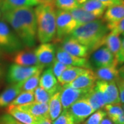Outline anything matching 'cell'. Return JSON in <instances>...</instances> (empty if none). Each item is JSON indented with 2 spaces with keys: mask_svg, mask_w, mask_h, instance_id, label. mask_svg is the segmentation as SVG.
Here are the masks:
<instances>
[{
  "mask_svg": "<svg viewBox=\"0 0 124 124\" xmlns=\"http://www.w3.org/2000/svg\"><path fill=\"white\" fill-rule=\"evenodd\" d=\"M123 19H124V4L108 8L103 14V20L110 31Z\"/></svg>",
  "mask_w": 124,
  "mask_h": 124,
  "instance_id": "2e32d148",
  "label": "cell"
},
{
  "mask_svg": "<svg viewBox=\"0 0 124 124\" xmlns=\"http://www.w3.org/2000/svg\"><path fill=\"white\" fill-rule=\"evenodd\" d=\"M43 3H49V2H52V0H41Z\"/></svg>",
  "mask_w": 124,
  "mask_h": 124,
  "instance_id": "c3c4849f",
  "label": "cell"
},
{
  "mask_svg": "<svg viewBox=\"0 0 124 124\" xmlns=\"http://www.w3.org/2000/svg\"><path fill=\"white\" fill-rule=\"evenodd\" d=\"M100 124H114L113 122L111 121L109 118H107V117H105L102 120V121L101 122Z\"/></svg>",
  "mask_w": 124,
  "mask_h": 124,
  "instance_id": "f6af8a7d",
  "label": "cell"
},
{
  "mask_svg": "<svg viewBox=\"0 0 124 124\" xmlns=\"http://www.w3.org/2000/svg\"><path fill=\"white\" fill-rule=\"evenodd\" d=\"M68 111L73 117L75 124L84 123L87 118L95 112L85 97L75 102L68 109Z\"/></svg>",
  "mask_w": 124,
  "mask_h": 124,
  "instance_id": "ba28073f",
  "label": "cell"
},
{
  "mask_svg": "<svg viewBox=\"0 0 124 124\" xmlns=\"http://www.w3.org/2000/svg\"><path fill=\"white\" fill-rule=\"evenodd\" d=\"M118 88H119V98H120V102L121 103L124 104V87L120 84H116Z\"/></svg>",
  "mask_w": 124,
  "mask_h": 124,
  "instance_id": "60d3db41",
  "label": "cell"
},
{
  "mask_svg": "<svg viewBox=\"0 0 124 124\" xmlns=\"http://www.w3.org/2000/svg\"><path fill=\"white\" fill-rule=\"evenodd\" d=\"M61 42V48L64 51L72 55L79 57L87 58L90 53L88 48L85 46L80 44L79 42L70 37V36L64 38Z\"/></svg>",
  "mask_w": 124,
  "mask_h": 124,
  "instance_id": "4fadbf2b",
  "label": "cell"
},
{
  "mask_svg": "<svg viewBox=\"0 0 124 124\" xmlns=\"http://www.w3.org/2000/svg\"><path fill=\"white\" fill-rule=\"evenodd\" d=\"M0 124H23L15 119L9 114L0 116Z\"/></svg>",
  "mask_w": 124,
  "mask_h": 124,
  "instance_id": "8d00e7d4",
  "label": "cell"
},
{
  "mask_svg": "<svg viewBox=\"0 0 124 124\" xmlns=\"http://www.w3.org/2000/svg\"><path fill=\"white\" fill-rule=\"evenodd\" d=\"M109 31L106 22L98 19L76 28L69 36L85 46L91 53L103 46V39Z\"/></svg>",
  "mask_w": 124,
  "mask_h": 124,
  "instance_id": "7a4b0ae2",
  "label": "cell"
},
{
  "mask_svg": "<svg viewBox=\"0 0 124 124\" xmlns=\"http://www.w3.org/2000/svg\"><path fill=\"white\" fill-rule=\"evenodd\" d=\"M38 124H53L50 118L47 117H39Z\"/></svg>",
  "mask_w": 124,
  "mask_h": 124,
  "instance_id": "b9f144b4",
  "label": "cell"
},
{
  "mask_svg": "<svg viewBox=\"0 0 124 124\" xmlns=\"http://www.w3.org/2000/svg\"><path fill=\"white\" fill-rule=\"evenodd\" d=\"M71 67L72 66H67V65L62 63L55 59L54 62H53V63L52 65L51 68H52L54 75L55 76V77H57V79H58L64 71L71 68Z\"/></svg>",
  "mask_w": 124,
  "mask_h": 124,
  "instance_id": "d590c367",
  "label": "cell"
},
{
  "mask_svg": "<svg viewBox=\"0 0 124 124\" xmlns=\"http://www.w3.org/2000/svg\"><path fill=\"white\" fill-rule=\"evenodd\" d=\"M97 80L94 72L91 69H87L85 72L80 75L74 81L63 86L77 89H89L95 85Z\"/></svg>",
  "mask_w": 124,
  "mask_h": 124,
  "instance_id": "9a60e30c",
  "label": "cell"
},
{
  "mask_svg": "<svg viewBox=\"0 0 124 124\" xmlns=\"http://www.w3.org/2000/svg\"><path fill=\"white\" fill-rule=\"evenodd\" d=\"M116 83L118 84H120L121 85H122L123 87H124V76L120 75V77L119 78V79L116 81Z\"/></svg>",
  "mask_w": 124,
  "mask_h": 124,
  "instance_id": "ee69618b",
  "label": "cell"
},
{
  "mask_svg": "<svg viewBox=\"0 0 124 124\" xmlns=\"http://www.w3.org/2000/svg\"><path fill=\"white\" fill-rule=\"evenodd\" d=\"M53 124H75V122L70 112L67 110L63 111L60 115L54 120Z\"/></svg>",
  "mask_w": 124,
  "mask_h": 124,
  "instance_id": "e575fe53",
  "label": "cell"
},
{
  "mask_svg": "<svg viewBox=\"0 0 124 124\" xmlns=\"http://www.w3.org/2000/svg\"><path fill=\"white\" fill-rule=\"evenodd\" d=\"M42 72H39L30 77L27 79L22 82V90L23 91L34 92L39 84L40 76Z\"/></svg>",
  "mask_w": 124,
  "mask_h": 124,
  "instance_id": "f546056e",
  "label": "cell"
},
{
  "mask_svg": "<svg viewBox=\"0 0 124 124\" xmlns=\"http://www.w3.org/2000/svg\"><path fill=\"white\" fill-rule=\"evenodd\" d=\"M95 85L102 93L106 104H120L119 88L116 81L97 80Z\"/></svg>",
  "mask_w": 124,
  "mask_h": 124,
  "instance_id": "9c48e42d",
  "label": "cell"
},
{
  "mask_svg": "<svg viewBox=\"0 0 124 124\" xmlns=\"http://www.w3.org/2000/svg\"><path fill=\"white\" fill-rule=\"evenodd\" d=\"M4 20L13 28L23 46L31 48L36 43L37 20L35 10L31 7L9 8L2 10Z\"/></svg>",
  "mask_w": 124,
  "mask_h": 124,
  "instance_id": "6da1fadb",
  "label": "cell"
},
{
  "mask_svg": "<svg viewBox=\"0 0 124 124\" xmlns=\"http://www.w3.org/2000/svg\"><path fill=\"white\" fill-rule=\"evenodd\" d=\"M62 106L60 99V92L58 91L51 97L48 102L49 118L53 121L62 112Z\"/></svg>",
  "mask_w": 124,
  "mask_h": 124,
  "instance_id": "484cf974",
  "label": "cell"
},
{
  "mask_svg": "<svg viewBox=\"0 0 124 124\" xmlns=\"http://www.w3.org/2000/svg\"><path fill=\"white\" fill-rule=\"evenodd\" d=\"M43 69L42 66H22L13 63L9 67L6 79L10 84L22 83L34 74L42 72Z\"/></svg>",
  "mask_w": 124,
  "mask_h": 124,
  "instance_id": "5b68a950",
  "label": "cell"
},
{
  "mask_svg": "<svg viewBox=\"0 0 124 124\" xmlns=\"http://www.w3.org/2000/svg\"><path fill=\"white\" fill-rule=\"evenodd\" d=\"M90 89H77L63 85L61 87L59 92L63 110H68L75 102L84 97Z\"/></svg>",
  "mask_w": 124,
  "mask_h": 124,
  "instance_id": "30bf717a",
  "label": "cell"
},
{
  "mask_svg": "<svg viewBox=\"0 0 124 124\" xmlns=\"http://www.w3.org/2000/svg\"><path fill=\"white\" fill-rule=\"evenodd\" d=\"M0 47L8 51H17L23 47V44L8 24L0 21Z\"/></svg>",
  "mask_w": 124,
  "mask_h": 124,
  "instance_id": "8992f818",
  "label": "cell"
},
{
  "mask_svg": "<svg viewBox=\"0 0 124 124\" xmlns=\"http://www.w3.org/2000/svg\"><path fill=\"white\" fill-rule=\"evenodd\" d=\"M35 101L34 93L30 91H22L9 106H18Z\"/></svg>",
  "mask_w": 124,
  "mask_h": 124,
  "instance_id": "f1b7e54d",
  "label": "cell"
},
{
  "mask_svg": "<svg viewBox=\"0 0 124 124\" xmlns=\"http://www.w3.org/2000/svg\"><path fill=\"white\" fill-rule=\"evenodd\" d=\"M90 65L96 69L119 65L116 57L106 46H103L93 52L90 59Z\"/></svg>",
  "mask_w": 124,
  "mask_h": 124,
  "instance_id": "52a82bcc",
  "label": "cell"
},
{
  "mask_svg": "<svg viewBox=\"0 0 124 124\" xmlns=\"http://www.w3.org/2000/svg\"><path fill=\"white\" fill-rule=\"evenodd\" d=\"M55 58L59 62L67 66L91 69L90 63L87 58L79 57L72 55L64 51L61 47H59L57 50Z\"/></svg>",
  "mask_w": 124,
  "mask_h": 124,
  "instance_id": "7c38bea8",
  "label": "cell"
},
{
  "mask_svg": "<svg viewBox=\"0 0 124 124\" xmlns=\"http://www.w3.org/2000/svg\"><path fill=\"white\" fill-rule=\"evenodd\" d=\"M7 112L19 122L23 124H38L39 117H36L27 112L20 110L15 106H8L7 108Z\"/></svg>",
  "mask_w": 124,
  "mask_h": 124,
  "instance_id": "44dd1931",
  "label": "cell"
},
{
  "mask_svg": "<svg viewBox=\"0 0 124 124\" xmlns=\"http://www.w3.org/2000/svg\"><path fill=\"white\" fill-rule=\"evenodd\" d=\"M87 68L72 66L62 73L61 77L57 79L58 82L61 85L68 84L72 82V81H74L80 75L85 72Z\"/></svg>",
  "mask_w": 124,
  "mask_h": 124,
  "instance_id": "d4e9b609",
  "label": "cell"
},
{
  "mask_svg": "<svg viewBox=\"0 0 124 124\" xmlns=\"http://www.w3.org/2000/svg\"><path fill=\"white\" fill-rule=\"evenodd\" d=\"M116 59L119 65L124 63V38L121 41V45L120 47L119 51L116 56Z\"/></svg>",
  "mask_w": 124,
  "mask_h": 124,
  "instance_id": "ab89813d",
  "label": "cell"
},
{
  "mask_svg": "<svg viewBox=\"0 0 124 124\" xmlns=\"http://www.w3.org/2000/svg\"><path fill=\"white\" fill-rule=\"evenodd\" d=\"M37 36L41 44L50 43L56 37V10L52 2L43 3L35 9Z\"/></svg>",
  "mask_w": 124,
  "mask_h": 124,
  "instance_id": "3957f363",
  "label": "cell"
},
{
  "mask_svg": "<svg viewBox=\"0 0 124 124\" xmlns=\"http://www.w3.org/2000/svg\"><path fill=\"white\" fill-rule=\"evenodd\" d=\"M22 91V83L12 84L0 94V108L8 106Z\"/></svg>",
  "mask_w": 124,
  "mask_h": 124,
  "instance_id": "d6986e66",
  "label": "cell"
},
{
  "mask_svg": "<svg viewBox=\"0 0 124 124\" xmlns=\"http://www.w3.org/2000/svg\"><path fill=\"white\" fill-rule=\"evenodd\" d=\"M104 5L106 8L118 6L124 4V0H97Z\"/></svg>",
  "mask_w": 124,
  "mask_h": 124,
  "instance_id": "f35d334b",
  "label": "cell"
},
{
  "mask_svg": "<svg viewBox=\"0 0 124 124\" xmlns=\"http://www.w3.org/2000/svg\"><path fill=\"white\" fill-rule=\"evenodd\" d=\"M52 3L58 10L70 11L79 7L77 0H52Z\"/></svg>",
  "mask_w": 124,
  "mask_h": 124,
  "instance_id": "4dcf8cb0",
  "label": "cell"
},
{
  "mask_svg": "<svg viewBox=\"0 0 124 124\" xmlns=\"http://www.w3.org/2000/svg\"><path fill=\"white\" fill-rule=\"evenodd\" d=\"M84 97L94 111L101 109L106 105L102 93L95 85L89 90Z\"/></svg>",
  "mask_w": 124,
  "mask_h": 124,
  "instance_id": "ffe728a7",
  "label": "cell"
},
{
  "mask_svg": "<svg viewBox=\"0 0 124 124\" xmlns=\"http://www.w3.org/2000/svg\"><path fill=\"white\" fill-rule=\"evenodd\" d=\"M34 53L40 65L44 68L53 65L56 59L55 46L50 43L41 44L35 49Z\"/></svg>",
  "mask_w": 124,
  "mask_h": 124,
  "instance_id": "8fae6325",
  "label": "cell"
},
{
  "mask_svg": "<svg viewBox=\"0 0 124 124\" xmlns=\"http://www.w3.org/2000/svg\"><path fill=\"white\" fill-rule=\"evenodd\" d=\"M33 93H34L35 101L42 103H48L50 98L53 96L46 90H45L44 89L41 88L40 86H38L34 90Z\"/></svg>",
  "mask_w": 124,
  "mask_h": 124,
  "instance_id": "d6a6232c",
  "label": "cell"
},
{
  "mask_svg": "<svg viewBox=\"0 0 124 124\" xmlns=\"http://www.w3.org/2000/svg\"><path fill=\"white\" fill-rule=\"evenodd\" d=\"M107 116L106 112L103 110H98L94 112L83 124H100L102 120Z\"/></svg>",
  "mask_w": 124,
  "mask_h": 124,
  "instance_id": "836d02e7",
  "label": "cell"
},
{
  "mask_svg": "<svg viewBox=\"0 0 124 124\" xmlns=\"http://www.w3.org/2000/svg\"><path fill=\"white\" fill-rule=\"evenodd\" d=\"M77 28V24L74 18L68 11L56 10V37L54 41H62L72 32Z\"/></svg>",
  "mask_w": 124,
  "mask_h": 124,
  "instance_id": "277c9868",
  "label": "cell"
},
{
  "mask_svg": "<svg viewBox=\"0 0 124 124\" xmlns=\"http://www.w3.org/2000/svg\"><path fill=\"white\" fill-rule=\"evenodd\" d=\"M0 1H1V0H0Z\"/></svg>",
  "mask_w": 124,
  "mask_h": 124,
  "instance_id": "f5cc1de1",
  "label": "cell"
},
{
  "mask_svg": "<svg viewBox=\"0 0 124 124\" xmlns=\"http://www.w3.org/2000/svg\"><path fill=\"white\" fill-rule=\"evenodd\" d=\"M39 85L51 95H53L59 91L62 87V85L59 84L57 78L54 75L51 67L45 70L43 73L41 74Z\"/></svg>",
  "mask_w": 124,
  "mask_h": 124,
  "instance_id": "5bb4252c",
  "label": "cell"
},
{
  "mask_svg": "<svg viewBox=\"0 0 124 124\" xmlns=\"http://www.w3.org/2000/svg\"><path fill=\"white\" fill-rule=\"evenodd\" d=\"M79 7L96 15L99 19L103 16L107 8L104 5L97 0H87L83 4L79 5Z\"/></svg>",
  "mask_w": 124,
  "mask_h": 124,
  "instance_id": "4316f807",
  "label": "cell"
},
{
  "mask_svg": "<svg viewBox=\"0 0 124 124\" xmlns=\"http://www.w3.org/2000/svg\"><path fill=\"white\" fill-rule=\"evenodd\" d=\"M94 74L97 80L106 81H116L120 77L119 70L116 66L98 68L96 69Z\"/></svg>",
  "mask_w": 124,
  "mask_h": 124,
  "instance_id": "603a6c76",
  "label": "cell"
},
{
  "mask_svg": "<svg viewBox=\"0 0 124 124\" xmlns=\"http://www.w3.org/2000/svg\"><path fill=\"white\" fill-rule=\"evenodd\" d=\"M1 76H2V70H1V67H0V79H1Z\"/></svg>",
  "mask_w": 124,
  "mask_h": 124,
  "instance_id": "681fc988",
  "label": "cell"
},
{
  "mask_svg": "<svg viewBox=\"0 0 124 124\" xmlns=\"http://www.w3.org/2000/svg\"><path fill=\"white\" fill-rule=\"evenodd\" d=\"M122 108H123V110H124V104H122Z\"/></svg>",
  "mask_w": 124,
  "mask_h": 124,
  "instance_id": "816d5d0a",
  "label": "cell"
},
{
  "mask_svg": "<svg viewBox=\"0 0 124 124\" xmlns=\"http://www.w3.org/2000/svg\"><path fill=\"white\" fill-rule=\"evenodd\" d=\"M121 41L122 39L120 38L119 36L114 35L110 32L104 38L103 41V46H106L116 57L119 51Z\"/></svg>",
  "mask_w": 124,
  "mask_h": 124,
  "instance_id": "83f0119b",
  "label": "cell"
},
{
  "mask_svg": "<svg viewBox=\"0 0 124 124\" xmlns=\"http://www.w3.org/2000/svg\"><path fill=\"white\" fill-rule=\"evenodd\" d=\"M119 70L120 75H124V65L123 66L121 67V68H120Z\"/></svg>",
  "mask_w": 124,
  "mask_h": 124,
  "instance_id": "bcb514c9",
  "label": "cell"
},
{
  "mask_svg": "<svg viewBox=\"0 0 124 124\" xmlns=\"http://www.w3.org/2000/svg\"><path fill=\"white\" fill-rule=\"evenodd\" d=\"M13 60L15 63L22 66H41L34 51L31 50H23L17 52Z\"/></svg>",
  "mask_w": 124,
  "mask_h": 124,
  "instance_id": "ac0fdd59",
  "label": "cell"
},
{
  "mask_svg": "<svg viewBox=\"0 0 124 124\" xmlns=\"http://www.w3.org/2000/svg\"><path fill=\"white\" fill-rule=\"evenodd\" d=\"M20 110L27 112L36 117L49 118L48 103H42L33 101L22 106H15Z\"/></svg>",
  "mask_w": 124,
  "mask_h": 124,
  "instance_id": "e0dca14e",
  "label": "cell"
},
{
  "mask_svg": "<svg viewBox=\"0 0 124 124\" xmlns=\"http://www.w3.org/2000/svg\"><path fill=\"white\" fill-rule=\"evenodd\" d=\"M86 1H87V0H77V2L78 3V4H79V5L83 4L85 3Z\"/></svg>",
  "mask_w": 124,
  "mask_h": 124,
  "instance_id": "7dc6e473",
  "label": "cell"
},
{
  "mask_svg": "<svg viewBox=\"0 0 124 124\" xmlns=\"http://www.w3.org/2000/svg\"><path fill=\"white\" fill-rule=\"evenodd\" d=\"M114 124H124V114L120 115L112 121Z\"/></svg>",
  "mask_w": 124,
  "mask_h": 124,
  "instance_id": "7bdbcfd3",
  "label": "cell"
},
{
  "mask_svg": "<svg viewBox=\"0 0 124 124\" xmlns=\"http://www.w3.org/2000/svg\"><path fill=\"white\" fill-rule=\"evenodd\" d=\"M43 4L41 0H1L0 9L1 11L9 8H22L36 6Z\"/></svg>",
  "mask_w": 124,
  "mask_h": 124,
  "instance_id": "7402d4cb",
  "label": "cell"
},
{
  "mask_svg": "<svg viewBox=\"0 0 124 124\" xmlns=\"http://www.w3.org/2000/svg\"><path fill=\"white\" fill-rule=\"evenodd\" d=\"M68 12L70 13L72 17L75 20L77 24V27L99 19L96 15L90 13L89 12H87L85 10L79 7L72 9Z\"/></svg>",
  "mask_w": 124,
  "mask_h": 124,
  "instance_id": "cb8c5ba5",
  "label": "cell"
},
{
  "mask_svg": "<svg viewBox=\"0 0 124 124\" xmlns=\"http://www.w3.org/2000/svg\"><path fill=\"white\" fill-rule=\"evenodd\" d=\"M110 32L116 35L120 36V35H124V19L118 23L115 26L113 27Z\"/></svg>",
  "mask_w": 124,
  "mask_h": 124,
  "instance_id": "74e56055",
  "label": "cell"
},
{
  "mask_svg": "<svg viewBox=\"0 0 124 124\" xmlns=\"http://www.w3.org/2000/svg\"><path fill=\"white\" fill-rule=\"evenodd\" d=\"M0 2H1V1H0ZM1 15H2V13H1V9H0V19H1Z\"/></svg>",
  "mask_w": 124,
  "mask_h": 124,
  "instance_id": "f907efd6",
  "label": "cell"
},
{
  "mask_svg": "<svg viewBox=\"0 0 124 124\" xmlns=\"http://www.w3.org/2000/svg\"><path fill=\"white\" fill-rule=\"evenodd\" d=\"M104 110L108 118L112 121L120 115L124 114V110L121 104H107L104 106Z\"/></svg>",
  "mask_w": 124,
  "mask_h": 124,
  "instance_id": "1f68e13d",
  "label": "cell"
}]
</instances>
